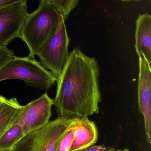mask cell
I'll use <instances>...</instances> for the list:
<instances>
[{
  "label": "cell",
  "mask_w": 151,
  "mask_h": 151,
  "mask_svg": "<svg viewBox=\"0 0 151 151\" xmlns=\"http://www.w3.org/2000/svg\"><path fill=\"white\" fill-rule=\"evenodd\" d=\"M135 47L138 55H142L151 65V16L140 14L136 21Z\"/></svg>",
  "instance_id": "cell-9"
},
{
  "label": "cell",
  "mask_w": 151,
  "mask_h": 151,
  "mask_svg": "<svg viewBox=\"0 0 151 151\" xmlns=\"http://www.w3.org/2000/svg\"><path fill=\"white\" fill-rule=\"evenodd\" d=\"M20 126L12 123L0 137V151L11 150L13 145L25 135Z\"/></svg>",
  "instance_id": "cell-12"
},
{
  "label": "cell",
  "mask_w": 151,
  "mask_h": 151,
  "mask_svg": "<svg viewBox=\"0 0 151 151\" xmlns=\"http://www.w3.org/2000/svg\"><path fill=\"white\" fill-rule=\"evenodd\" d=\"M63 15L65 20L78 5L79 0H48Z\"/></svg>",
  "instance_id": "cell-14"
},
{
  "label": "cell",
  "mask_w": 151,
  "mask_h": 151,
  "mask_svg": "<svg viewBox=\"0 0 151 151\" xmlns=\"http://www.w3.org/2000/svg\"></svg>",
  "instance_id": "cell-21"
},
{
  "label": "cell",
  "mask_w": 151,
  "mask_h": 151,
  "mask_svg": "<svg viewBox=\"0 0 151 151\" xmlns=\"http://www.w3.org/2000/svg\"><path fill=\"white\" fill-rule=\"evenodd\" d=\"M74 138L69 151L87 149L97 142L98 131L95 123L88 118H76Z\"/></svg>",
  "instance_id": "cell-10"
},
{
  "label": "cell",
  "mask_w": 151,
  "mask_h": 151,
  "mask_svg": "<svg viewBox=\"0 0 151 151\" xmlns=\"http://www.w3.org/2000/svg\"><path fill=\"white\" fill-rule=\"evenodd\" d=\"M65 20L61 14L56 32L37 55L40 60V63L51 72L57 79L61 75L69 56L68 47L70 40Z\"/></svg>",
  "instance_id": "cell-5"
},
{
  "label": "cell",
  "mask_w": 151,
  "mask_h": 151,
  "mask_svg": "<svg viewBox=\"0 0 151 151\" xmlns=\"http://www.w3.org/2000/svg\"><path fill=\"white\" fill-rule=\"evenodd\" d=\"M117 1H121L125 2H129L131 1H144V0H117Z\"/></svg>",
  "instance_id": "cell-18"
},
{
  "label": "cell",
  "mask_w": 151,
  "mask_h": 151,
  "mask_svg": "<svg viewBox=\"0 0 151 151\" xmlns=\"http://www.w3.org/2000/svg\"><path fill=\"white\" fill-rule=\"evenodd\" d=\"M99 76L95 58L74 48L57 79L56 92L53 100L59 117L85 118L99 113V104L102 102Z\"/></svg>",
  "instance_id": "cell-1"
},
{
  "label": "cell",
  "mask_w": 151,
  "mask_h": 151,
  "mask_svg": "<svg viewBox=\"0 0 151 151\" xmlns=\"http://www.w3.org/2000/svg\"><path fill=\"white\" fill-rule=\"evenodd\" d=\"M76 127V119H73L62 136L56 151H70L74 138Z\"/></svg>",
  "instance_id": "cell-13"
},
{
  "label": "cell",
  "mask_w": 151,
  "mask_h": 151,
  "mask_svg": "<svg viewBox=\"0 0 151 151\" xmlns=\"http://www.w3.org/2000/svg\"><path fill=\"white\" fill-rule=\"evenodd\" d=\"M73 119L58 117L25 135L11 151H56L59 141Z\"/></svg>",
  "instance_id": "cell-4"
},
{
  "label": "cell",
  "mask_w": 151,
  "mask_h": 151,
  "mask_svg": "<svg viewBox=\"0 0 151 151\" xmlns=\"http://www.w3.org/2000/svg\"><path fill=\"white\" fill-rule=\"evenodd\" d=\"M61 13L48 0H40L38 8L28 13L19 38L25 42L30 57L34 58L56 32Z\"/></svg>",
  "instance_id": "cell-2"
},
{
  "label": "cell",
  "mask_w": 151,
  "mask_h": 151,
  "mask_svg": "<svg viewBox=\"0 0 151 151\" xmlns=\"http://www.w3.org/2000/svg\"><path fill=\"white\" fill-rule=\"evenodd\" d=\"M15 57L14 52L7 47H0V70Z\"/></svg>",
  "instance_id": "cell-15"
},
{
  "label": "cell",
  "mask_w": 151,
  "mask_h": 151,
  "mask_svg": "<svg viewBox=\"0 0 151 151\" xmlns=\"http://www.w3.org/2000/svg\"><path fill=\"white\" fill-rule=\"evenodd\" d=\"M54 104L47 93L25 106H22L13 123L20 126L25 134L45 126L51 115Z\"/></svg>",
  "instance_id": "cell-6"
},
{
  "label": "cell",
  "mask_w": 151,
  "mask_h": 151,
  "mask_svg": "<svg viewBox=\"0 0 151 151\" xmlns=\"http://www.w3.org/2000/svg\"><path fill=\"white\" fill-rule=\"evenodd\" d=\"M139 56L138 103L139 111L143 115L146 139L151 143V65L142 55Z\"/></svg>",
  "instance_id": "cell-8"
},
{
  "label": "cell",
  "mask_w": 151,
  "mask_h": 151,
  "mask_svg": "<svg viewBox=\"0 0 151 151\" xmlns=\"http://www.w3.org/2000/svg\"><path fill=\"white\" fill-rule=\"evenodd\" d=\"M77 151H116L114 148L107 147L104 145H92L87 149Z\"/></svg>",
  "instance_id": "cell-16"
},
{
  "label": "cell",
  "mask_w": 151,
  "mask_h": 151,
  "mask_svg": "<svg viewBox=\"0 0 151 151\" xmlns=\"http://www.w3.org/2000/svg\"><path fill=\"white\" fill-rule=\"evenodd\" d=\"M20 1H27V0H0V8Z\"/></svg>",
  "instance_id": "cell-17"
},
{
  "label": "cell",
  "mask_w": 151,
  "mask_h": 151,
  "mask_svg": "<svg viewBox=\"0 0 151 151\" xmlns=\"http://www.w3.org/2000/svg\"><path fill=\"white\" fill-rule=\"evenodd\" d=\"M6 98L2 96H0V104H1L2 102Z\"/></svg>",
  "instance_id": "cell-19"
},
{
  "label": "cell",
  "mask_w": 151,
  "mask_h": 151,
  "mask_svg": "<svg viewBox=\"0 0 151 151\" xmlns=\"http://www.w3.org/2000/svg\"><path fill=\"white\" fill-rule=\"evenodd\" d=\"M27 8V1H22L0 8V47H7L19 38Z\"/></svg>",
  "instance_id": "cell-7"
},
{
  "label": "cell",
  "mask_w": 151,
  "mask_h": 151,
  "mask_svg": "<svg viewBox=\"0 0 151 151\" xmlns=\"http://www.w3.org/2000/svg\"><path fill=\"white\" fill-rule=\"evenodd\" d=\"M116 151H130L127 149H123V150H118Z\"/></svg>",
  "instance_id": "cell-20"
},
{
  "label": "cell",
  "mask_w": 151,
  "mask_h": 151,
  "mask_svg": "<svg viewBox=\"0 0 151 151\" xmlns=\"http://www.w3.org/2000/svg\"><path fill=\"white\" fill-rule=\"evenodd\" d=\"M9 79L22 80L28 86L47 92L56 82L54 74L34 58H15L0 70V82Z\"/></svg>",
  "instance_id": "cell-3"
},
{
  "label": "cell",
  "mask_w": 151,
  "mask_h": 151,
  "mask_svg": "<svg viewBox=\"0 0 151 151\" xmlns=\"http://www.w3.org/2000/svg\"><path fill=\"white\" fill-rule=\"evenodd\" d=\"M21 106L16 98H5L0 104V137L12 125Z\"/></svg>",
  "instance_id": "cell-11"
}]
</instances>
